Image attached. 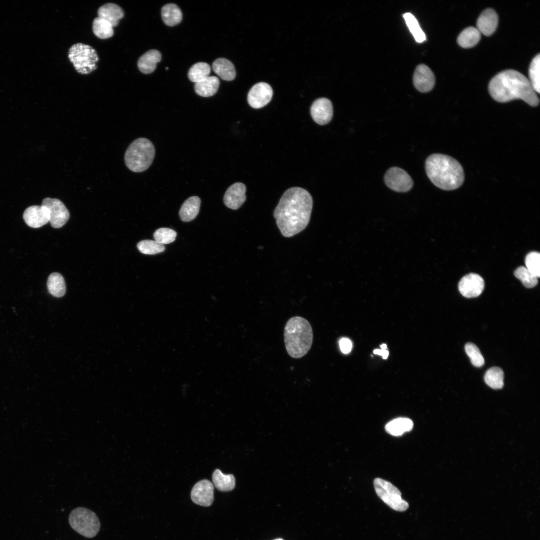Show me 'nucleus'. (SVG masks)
<instances>
[{
  "label": "nucleus",
  "mask_w": 540,
  "mask_h": 540,
  "mask_svg": "<svg viewBox=\"0 0 540 540\" xmlns=\"http://www.w3.org/2000/svg\"><path fill=\"white\" fill-rule=\"evenodd\" d=\"M282 540V538H276V539H275V540Z\"/></svg>",
  "instance_id": "37998d69"
},
{
  "label": "nucleus",
  "mask_w": 540,
  "mask_h": 540,
  "mask_svg": "<svg viewBox=\"0 0 540 540\" xmlns=\"http://www.w3.org/2000/svg\"><path fill=\"white\" fill-rule=\"evenodd\" d=\"M113 27L108 22L98 16L95 18L92 22L94 34L101 39H106L112 36Z\"/></svg>",
  "instance_id": "c756f323"
},
{
  "label": "nucleus",
  "mask_w": 540,
  "mask_h": 540,
  "mask_svg": "<svg viewBox=\"0 0 540 540\" xmlns=\"http://www.w3.org/2000/svg\"><path fill=\"white\" fill-rule=\"evenodd\" d=\"M68 522L73 530L88 538L95 536L100 527L99 519L96 514L82 507L76 508L70 512Z\"/></svg>",
  "instance_id": "423d86ee"
},
{
  "label": "nucleus",
  "mask_w": 540,
  "mask_h": 540,
  "mask_svg": "<svg viewBox=\"0 0 540 540\" xmlns=\"http://www.w3.org/2000/svg\"><path fill=\"white\" fill-rule=\"evenodd\" d=\"M161 14L163 22L168 26H174L182 20V12L178 6L174 4L164 5L162 8Z\"/></svg>",
  "instance_id": "a878e982"
},
{
  "label": "nucleus",
  "mask_w": 540,
  "mask_h": 540,
  "mask_svg": "<svg viewBox=\"0 0 540 540\" xmlns=\"http://www.w3.org/2000/svg\"><path fill=\"white\" fill-rule=\"evenodd\" d=\"M540 54H538L532 59L528 70V80L536 93L540 92Z\"/></svg>",
  "instance_id": "473e14b6"
},
{
  "label": "nucleus",
  "mask_w": 540,
  "mask_h": 540,
  "mask_svg": "<svg viewBox=\"0 0 540 540\" xmlns=\"http://www.w3.org/2000/svg\"><path fill=\"white\" fill-rule=\"evenodd\" d=\"M98 14L99 18L108 22L114 27L118 26L119 20L124 16L122 8L113 3H107L100 6Z\"/></svg>",
  "instance_id": "6ab92c4d"
},
{
  "label": "nucleus",
  "mask_w": 540,
  "mask_h": 540,
  "mask_svg": "<svg viewBox=\"0 0 540 540\" xmlns=\"http://www.w3.org/2000/svg\"><path fill=\"white\" fill-rule=\"evenodd\" d=\"M498 22L496 12L492 8L485 10L476 22V28L486 36H490L496 31Z\"/></svg>",
  "instance_id": "a211bd4d"
},
{
  "label": "nucleus",
  "mask_w": 540,
  "mask_h": 540,
  "mask_svg": "<svg viewBox=\"0 0 540 540\" xmlns=\"http://www.w3.org/2000/svg\"><path fill=\"white\" fill-rule=\"evenodd\" d=\"M200 202V199L198 196H192L186 200L179 212L180 220L188 222L195 218L199 212Z\"/></svg>",
  "instance_id": "aec40b11"
},
{
  "label": "nucleus",
  "mask_w": 540,
  "mask_h": 540,
  "mask_svg": "<svg viewBox=\"0 0 540 540\" xmlns=\"http://www.w3.org/2000/svg\"><path fill=\"white\" fill-rule=\"evenodd\" d=\"M310 114L314 120L318 124H328L333 116L332 103L330 100L322 98L316 100L310 107Z\"/></svg>",
  "instance_id": "4468645a"
},
{
  "label": "nucleus",
  "mask_w": 540,
  "mask_h": 540,
  "mask_svg": "<svg viewBox=\"0 0 540 540\" xmlns=\"http://www.w3.org/2000/svg\"><path fill=\"white\" fill-rule=\"evenodd\" d=\"M488 91L491 96L499 102L521 99L532 106L539 104L536 92L527 78L512 69L503 70L490 81Z\"/></svg>",
  "instance_id": "f03ea898"
},
{
  "label": "nucleus",
  "mask_w": 540,
  "mask_h": 540,
  "mask_svg": "<svg viewBox=\"0 0 540 540\" xmlns=\"http://www.w3.org/2000/svg\"><path fill=\"white\" fill-rule=\"evenodd\" d=\"M210 72V65L206 62H198L189 70L188 77L192 82L197 83L208 76Z\"/></svg>",
  "instance_id": "2f4dec72"
},
{
  "label": "nucleus",
  "mask_w": 540,
  "mask_h": 540,
  "mask_svg": "<svg viewBox=\"0 0 540 540\" xmlns=\"http://www.w3.org/2000/svg\"><path fill=\"white\" fill-rule=\"evenodd\" d=\"M374 354H377L378 355H380L381 356V350H379V349L374 350Z\"/></svg>",
  "instance_id": "a19ab883"
},
{
  "label": "nucleus",
  "mask_w": 540,
  "mask_h": 540,
  "mask_svg": "<svg viewBox=\"0 0 540 540\" xmlns=\"http://www.w3.org/2000/svg\"><path fill=\"white\" fill-rule=\"evenodd\" d=\"M435 82L434 74L427 66L424 64L418 66L413 76V84L418 90L422 92L430 91L434 86Z\"/></svg>",
  "instance_id": "2eb2a0df"
},
{
  "label": "nucleus",
  "mask_w": 540,
  "mask_h": 540,
  "mask_svg": "<svg viewBox=\"0 0 540 540\" xmlns=\"http://www.w3.org/2000/svg\"><path fill=\"white\" fill-rule=\"evenodd\" d=\"M176 232L174 230L168 228H161L155 231L154 234V240L159 244H164L172 242L176 238Z\"/></svg>",
  "instance_id": "c9c22d12"
},
{
  "label": "nucleus",
  "mask_w": 540,
  "mask_h": 540,
  "mask_svg": "<svg viewBox=\"0 0 540 540\" xmlns=\"http://www.w3.org/2000/svg\"><path fill=\"white\" fill-rule=\"evenodd\" d=\"M42 204L46 206L49 213V222L54 228L64 226L70 218V213L64 203L58 198H44Z\"/></svg>",
  "instance_id": "9d476101"
},
{
  "label": "nucleus",
  "mask_w": 540,
  "mask_h": 540,
  "mask_svg": "<svg viewBox=\"0 0 540 540\" xmlns=\"http://www.w3.org/2000/svg\"><path fill=\"white\" fill-rule=\"evenodd\" d=\"M220 85L218 78L215 76H208L201 81L196 83L194 90L199 96L208 97L214 95Z\"/></svg>",
  "instance_id": "4be33fe9"
},
{
  "label": "nucleus",
  "mask_w": 540,
  "mask_h": 540,
  "mask_svg": "<svg viewBox=\"0 0 540 540\" xmlns=\"http://www.w3.org/2000/svg\"><path fill=\"white\" fill-rule=\"evenodd\" d=\"M403 17L416 41L419 43L424 42L426 40V34L414 16L410 12H406L403 15Z\"/></svg>",
  "instance_id": "7c9ffc66"
},
{
  "label": "nucleus",
  "mask_w": 540,
  "mask_h": 540,
  "mask_svg": "<svg viewBox=\"0 0 540 540\" xmlns=\"http://www.w3.org/2000/svg\"><path fill=\"white\" fill-rule=\"evenodd\" d=\"M384 180L390 188L397 192H408L414 184L412 178L405 170L395 166L386 171Z\"/></svg>",
  "instance_id": "1a4fd4ad"
},
{
  "label": "nucleus",
  "mask_w": 540,
  "mask_h": 540,
  "mask_svg": "<svg viewBox=\"0 0 540 540\" xmlns=\"http://www.w3.org/2000/svg\"><path fill=\"white\" fill-rule=\"evenodd\" d=\"M465 350L472 364L476 367H481L484 364V358L478 347L473 343L468 342L464 346Z\"/></svg>",
  "instance_id": "e433bc0d"
},
{
  "label": "nucleus",
  "mask_w": 540,
  "mask_h": 540,
  "mask_svg": "<svg viewBox=\"0 0 540 540\" xmlns=\"http://www.w3.org/2000/svg\"><path fill=\"white\" fill-rule=\"evenodd\" d=\"M246 186L242 182H236L226 190L224 196V204L232 210H237L246 200Z\"/></svg>",
  "instance_id": "f3484780"
},
{
  "label": "nucleus",
  "mask_w": 540,
  "mask_h": 540,
  "mask_svg": "<svg viewBox=\"0 0 540 540\" xmlns=\"http://www.w3.org/2000/svg\"><path fill=\"white\" fill-rule=\"evenodd\" d=\"M375 491L378 496L392 509L404 512L408 508V504L401 496L400 490L390 482L381 478L374 480Z\"/></svg>",
  "instance_id": "6e6552de"
},
{
  "label": "nucleus",
  "mask_w": 540,
  "mask_h": 540,
  "mask_svg": "<svg viewBox=\"0 0 540 540\" xmlns=\"http://www.w3.org/2000/svg\"><path fill=\"white\" fill-rule=\"evenodd\" d=\"M504 374L503 370L498 367H492L486 372L484 376L485 382L490 387L494 389L502 388L504 384Z\"/></svg>",
  "instance_id": "c85d7f7f"
},
{
  "label": "nucleus",
  "mask_w": 540,
  "mask_h": 540,
  "mask_svg": "<svg viewBox=\"0 0 540 540\" xmlns=\"http://www.w3.org/2000/svg\"><path fill=\"white\" fill-rule=\"evenodd\" d=\"M284 334L286 350L293 358L304 356L312 346V329L310 322L302 317L290 318L285 325Z\"/></svg>",
  "instance_id": "20e7f679"
},
{
  "label": "nucleus",
  "mask_w": 540,
  "mask_h": 540,
  "mask_svg": "<svg viewBox=\"0 0 540 540\" xmlns=\"http://www.w3.org/2000/svg\"><path fill=\"white\" fill-rule=\"evenodd\" d=\"M154 156L155 148L153 144L146 138H140L134 140L128 146L125 152L124 159L129 170L140 172L150 167Z\"/></svg>",
  "instance_id": "39448f33"
},
{
  "label": "nucleus",
  "mask_w": 540,
  "mask_h": 540,
  "mask_svg": "<svg viewBox=\"0 0 540 540\" xmlns=\"http://www.w3.org/2000/svg\"><path fill=\"white\" fill-rule=\"evenodd\" d=\"M160 60V52L156 50H151L140 57L138 62V66L142 72L145 74H150L155 70L157 63Z\"/></svg>",
  "instance_id": "412c9836"
},
{
  "label": "nucleus",
  "mask_w": 540,
  "mask_h": 540,
  "mask_svg": "<svg viewBox=\"0 0 540 540\" xmlns=\"http://www.w3.org/2000/svg\"><path fill=\"white\" fill-rule=\"evenodd\" d=\"M388 352L386 350H381V356H382L383 358L386 359L388 358Z\"/></svg>",
  "instance_id": "ea45409f"
},
{
  "label": "nucleus",
  "mask_w": 540,
  "mask_h": 540,
  "mask_svg": "<svg viewBox=\"0 0 540 540\" xmlns=\"http://www.w3.org/2000/svg\"><path fill=\"white\" fill-rule=\"evenodd\" d=\"M484 287V282L480 275L474 274H468L460 280L458 288L460 293L467 298H476L479 296L482 292Z\"/></svg>",
  "instance_id": "f8f14e48"
},
{
  "label": "nucleus",
  "mask_w": 540,
  "mask_h": 540,
  "mask_svg": "<svg viewBox=\"0 0 540 540\" xmlns=\"http://www.w3.org/2000/svg\"><path fill=\"white\" fill-rule=\"evenodd\" d=\"M273 94L272 87L268 84L260 82L254 85L248 94V102L254 108H262L271 100Z\"/></svg>",
  "instance_id": "9b49d317"
},
{
  "label": "nucleus",
  "mask_w": 540,
  "mask_h": 540,
  "mask_svg": "<svg viewBox=\"0 0 540 540\" xmlns=\"http://www.w3.org/2000/svg\"><path fill=\"white\" fill-rule=\"evenodd\" d=\"M481 33L476 28L468 26L464 29L458 35L457 42L463 48L474 46L480 41Z\"/></svg>",
  "instance_id": "393cba45"
},
{
  "label": "nucleus",
  "mask_w": 540,
  "mask_h": 540,
  "mask_svg": "<svg viewBox=\"0 0 540 540\" xmlns=\"http://www.w3.org/2000/svg\"><path fill=\"white\" fill-rule=\"evenodd\" d=\"M192 502L200 506H210L214 501V486L208 480H202L196 483L190 494Z\"/></svg>",
  "instance_id": "ddd939ff"
},
{
  "label": "nucleus",
  "mask_w": 540,
  "mask_h": 540,
  "mask_svg": "<svg viewBox=\"0 0 540 540\" xmlns=\"http://www.w3.org/2000/svg\"><path fill=\"white\" fill-rule=\"evenodd\" d=\"M514 275L526 288H532L538 283V278L524 266L518 268L514 272Z\"/></svg>",
  "instance_id": "72a5a7b5"
},
{
  "label": "nucleus",
  "mask_w": 540,
  "mask_h": 540,
  "mask_svg": "<svg viewBox=\"0 0 540 540\" xmlns=\"http://www.w3.org/2000/svg\"><path fill=\"white\" fill-rule=\"evenodd\" d=\"M425 168L431 182L442 190H456L464 182V176L462 166L449 156L440 154L430 155L426 160Z\"/></svg>",
  "instance_id": "7ed1b4c3"
},
{
  "label": "nucleus",
  "mask_w": 540,
  "mask_h": 540,
  "mask_svg": "<svg viewBox=\"0 0 540 540\" xmlns=\"http://www.w3.org/2000/svg\"><path fill=\"white\" fill-rule=\"evenodd\" d=\"M412 421L407 418H398L388 422L385 426V430L394 436H400L410 431L413 428Z\"/></svg>",
  "instance_id": "b1692460"
},
{
  "label": "nucleus",
  "mask_w": 540,
  "mask_h": 540,
  "mask_svg": "<svg viewBox=\"0 0 540 540\" xmlns=\"http://www.w3.org/2000/svg\"><path fill=\"white\" fill-rule=\"evenodd\" d=\"M312 208V198L304 188L292 187L282 194L274 212L282 234L292 237L308 225Z\"/></svg>",
  "instance_id": "f257e3e1"
},
{
  "label": "nucleus",
  "mask_w": 540,
  "mask_h": 540,
  "mask_svg": "<svg viewBox=\"0 0 540 540\" xmlns=\"http://www.w3.org/2000/svg\"><path fill=\"white\" fill-rule=\"evenodd\" d=\"M26 224L32 228H38L49 222V213L46 206L34 205L27 208L23 213Z\"/></svg>",
  "instance_id": "dca6fc26"
},
{
  "label": "nucleus",
  "mask_w": 540,
  "mask_h": 540,
  "mask_svg": "<svg viewBox=\"0 0 540 540\" xmlns=\"http://www.w3.org/2000/svg\"><path fill=\"white\" fill-rule=\"evenodd\" d=\"M68 58L76 70L81 74H88L94 70L98 60L96 50L82 43L74 44L70 48Z\"/></svg>",
  "instance_id": "0eeeda50"
},
{
  "label": "nucleus",
  "mask_w": 540,
  "mask_h": 540,
  "mask_svg": "<svg viewBox=\"0 0 540 540\" xmlns=\"http://www.w3.org/2000/svg\"><path fill=\"white\" fill-rule=\"evenodd\" d=\"M212 482L216 488L221 492L232 490L236 485L235 478L232 474H224L218 470H216L212 474Z\"/></svg>",
  "instance_id": "bb28decb"
},
{
  "label": "nucleus",
  "mask_w": 540,
  "mask_h": 540,
  "mask_svg": "<svg viewBox=\"0 0 540 540\" xmlns=\"http://www.w3.org/2000/svg\"><path fill=\"white\" fill-rule=\"evenodd\" d=\"M540 254L537 252L528 253L525 259L526 268L537 278L540 276Z\"/></svg>",
  "instance_id": "4c0bfd02"
},
{
  "label": "nucleus",
  "mask_w": 540,
  "mask_h": 540,
  "mask_svg": "<svg viewBox=\"0 0 540 540\" xmlns=\"http://www.w3.org/2000/svg\"><path fill=\"white\" fill-rule=\"evenodd\" d=\"M340 346L342 352L348 354L352 350V344L349 339L343 338L340 341Z\"/></svg>",
  "instance_id": "58836bf2"
},
{
  "label": "nucleus",
  "mask_w": 540,
  "mask_h": 540,
  "mask_svg": "<svg viewBox=\"0 0 540 540\" xmlns=\"http://www.w3.org/2000/svg\"><path fill=\"white\" fill-rule=\"evenodd\" d=\"M382 350H386V344H382L380 346Z\"/></svg>",
  "instance_id": "79ce46f5"
},
{
  "label": "nucleus",
  "mask_w": 540,
  "mask_h": 540,
  "mask_svg": "<svg viewBox=\"0 0 540 540\" xmlns=\"http://www.w3.org/2000/svg\"><path fill=\"white\" fill-rule=\"evenodd\" d=\"M47 288L53 296L60 298L66 293V286L63 276L58 272H52L48 277Z\"/></svg>",
  "instance_id": "cd10ccee"
},
{
  "label": "nucleus",
  "mask_w": 540,
  "mask_h": 540,
  "mask_svg": "<svg viewBox=\"0 0 540 540\" xmlns=\"http://www.w3.org/2000/svg\"><path fill=\"white\" fill-rule=\"evenodd\" d=\"M137 248L140 252L146 254H155L164 252L166 249L164 244L150 240L140 241L137 244Z\"/></svg>",
  "instance_id": "f704fd0d"
},
{
  "label": "nucleus",
  "mask_w": 540,
  "mask_h": 540,
  "mask_svg": "<svg viewBox=\"0 0 540 540\" xmlns=\"http://www.w3.org/2000/svg\"><path fill=\"white\" fill-rule=\"evenodd\" d=\"M214 72L225 80H232L236 76V70L232 63L224 58L216 60L212 64Z\"/></svg>",
  "instance_id": "5701e85b"
}]
</instances>
